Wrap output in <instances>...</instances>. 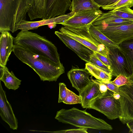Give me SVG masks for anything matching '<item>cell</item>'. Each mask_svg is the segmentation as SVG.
Returning a JSON list of instances; mask_svg holds the SVG:
<instances>
[{
	"mask_svg": "<svg viewBox=\"0 0 133 133\" xmlns=\"http://www.w3.org/2000/svg\"><path fill=\"white\" fill-rule=\"evenodd\" d=\"M22 62L31 68L44 81H56L64 72L63 66H59L48 57L14 45L13 51Z\"/></svg>",
	"mask_w": 133,
	"mask_h": 133,
	"instance_id": "1",
	"label": "cell"
},
{
	"mask_svg": "<svg viewBox=\"0 0 133 133\" xmlns=\"http://www.w3.org/2000/svg\"><path fill=\"white\" fill-rule=\"evenodd\" d=\"M13 42L14 45L46 57L59 66H63L56 47L43 36L29 30L21 31L14 38Z\"/></svg>",
	"mask_w": 133,
	"mask_h": 133,
	"instance_id": "2",
	"label": "cell"
},
{
	"mask_svg": "<svg viewBox=\"0 0 133 133\" xmlns=\"http://www.w3.org/2000/svg\"><path fill=\"white\" fill-rule=\"evenodd\" d=\"M59 122L79 128L111 130L112 127L104 120L96 118L87 112L75 107L62 109L58 111L55 117Z\"/></svg>",
	"mask_w": 133,
	"mask_h": 133,
	"instance_id": "3",
	"label": "cell"
},
{
	"mask_svg": "<svg viewBox=\"0 0 133 133\" xmlns=\"http://www.w3.org/2000/svg\"><path fill=\"white\" fill-rule=\"evenodd\" d=\"M27 0H0V32H15V25L26 20Z\"/></svg>",
	"mask_w": 133,
	"mask_h": 133,
	"instance_id": "4",
	"label": "cell"
},
{
	"mask_svg": "<svg viewBox=\"0 0 133 133\" xmlns=\"http://www.w3.org/2000/svg\"><path fill=\"white\" fill-rule=\"evenodd\" d=\"M91 25L80 28L64 26L60 28L59 30L94 52H98L108 58L109 49L104 45L100 43L92 36L89 31Z\"/></svg>",
	"mask_w": 133,
	"mask_h": 133,
	"instance_id": "5",
	"label": "cell"
},
{
	"mask_svg": "<svg viewBox=\"0 0 133 133\" xmlns=\"http://www.w3.org/2000/svg\"><path fill=\"white\" fill-rule=\"evenodd\" d=\"M114 92L108 90L93 99L89 109H95L104 114L108 118L113 120L119 118L121 107L119 99L114 97Z\"/></svg>",
	"mask_w": 133,
	"mask_h": 133,
	"instance_id": "6",
	"label": "cell"
},
{
	"mask_svg": "<svg viewBox=\"0 0 133 133\" xmlns=\"http://www.w3.org/2000/svg\"><path fill=\"white\" fill-rule=\"evenodd\" d=\"M108 58L111 63V75L117 77L121 74L133 77V68L129 61L119 48L109 49Z\"/></svg>",
	"mask_w": 133,
	"mask_h": 133,
	"instance_id": "7",
	"label": "cell"
},
{
	"mask_svg": "<svg viewBox=\"0 0 133 133\" xmlns=\"http://www.w3.org/2000/svg\"><path fill=\"white\" fill-rule=\"evenodd\" d=\"M95 26L115 44L133 39V22L116 26L98 25Z\"/></svg>",
	"mask_w": 133,
	"mask_h": 133,
	"instance_id": "8",
	"label": "cell"
},
{
	"mask_svg": "<svg viewBox=\"0 0 133 133\" xmlns=\"http://www.w3.org/2000/svg\"><path fill=\"white\" fill-rule=\"evenodd\" d=\"M119 94L121 112L118 118L123 124H126L133 121V77L128 84L119 87Z\"/></svg>",
	"mask_w": 133,
	"mask_h": 133,
	"instance_id": "9",
	"label": "cell"
},
{
	"mask_svg": "<svg viewBox=\"0 0 133 133\" xmlns=\"http://www.w3.org/2000/svg\"><path fill=\"white\" fill-rule=\"evenodd\" d=\"M103 13L99 9H92L75 12L74 14L60 24L72 27H83L91 24Z\"/></svg>",
	"mask_w": 133,
	"mask_h": 133,
	"instance_id": "10",
	"label": "cell"
},
{
	"mask_svg": "<svg viewBox=\"0 0 133 133\" xmlns=\"http://www.w3.org/2000/svg\"><path fill=\"white\" fill-rule=\"evenodd\" d=\"M55 34L70 49L75 52L86 63L90 62L91 56L94 52L79 42L59 31Z\"/></svg>",
	"mask_w": 133,
	"mask_h": 133,
	"instance_id": "11",
	"label": "cell"
},
{
	"mask_svg": "<svg viewBox=\"0 0 133 133\" xmlns=\"http://www.w3.org/2000/svg\"><path fill=\"white\" fill-rule=\"evenodd\" d=\"M0 115L2 119L6 123L10 128L17 130V119L14 113L10 104L8 101L5 91L3 90L0 82Z\"/></svg>",
	"mask_w": 133,
	"mask_h": 133,
	"instance_id": "12",
	"label": "cell"
},
{
	"mask_svg": "<svg viewBox=\"0 0 133 133\" xmlns=\"http://www.w3.org/2000/svg\"><path fill=\"white\" fill-rule=\"evenodd\" d=\"M67 75L72 86L79 92L91 82L89 78V76L91 74L85 68L81 69L72 66Z\"/></svg>",
	"mask_w": 133,
	"mask_h": 133,
	"instance_id": "13",
	"label": "cell"
},
{
	"mask_svg": "<svg viewBox=\"0 0 133 133\" xmlns=\"http://www.w3.org/2000/svg\"><path fill=\"white\" fill-rule=\"evenodd\" d=\"M74 13L71 11L70 13L64 15H60L49 19H42L41 20L36 21L22 20L19 24L15 25V31L18 30L25 31L36 29L39 26L48 25L51 23L61 24L73 15Z\"/></svg>",
	"mask_w": 133,
	"mask_h": 133,
	"instance_id": "14",
	"label": "cell"
},
{
	"mask_svg": "<svg viewBox=\"0 0 133 133\" xmlns=\"http://www.w3.org/2000/svg\"><path fill=\"white\" fill-rule=\"evenodd\" d=\"M0 38V66H6L14 49V38L9 31L2 32Z\"/></svg>",
	"mask_w": 133,
	"mask_h": 133,
	"instance_id": "15",
	"label": "cell"
},
{
	"mask_svg": "<svg viewBox=\"0 0 133 133\" xmlns=\"http://www.w3.org/2000/svg\"><path fill=\"white\" fill-rule=\"evenodd\" d=\"M71 2V0H47L44 19L65 14Z\"/></svg>",
	"mask_w": 133,
	"mask_h": 133,
	"instance_id": "16",
	"label": "cell"
},
{
	"mask_svg": "<svg viewBox=\"0 0 133 133\" xmlns=\"http://www.w3.org/2000/svg\"><path fill=\"white\" fill-rule=\"evenodd\" d=\"M91 80V82L79 92L82 100L81 104L83 108L89 109L92 101L103 93L100 91L99 84Z\"/></svg>",
	"mask_w": 133,
	"mask_h": 133,
	"instance_id": "17",
	"label": "cell"
},
{
	"mask_svg": "<svg viewBox=\"0 0 133 133\" xmlns=\"http://www.w3.org/2000/svg\"><path fill=\"white\" fill-rule=\"evenodd\" d=\"M47 0H27V13L30 20L44 19Z\"/></svg>",
	"mask_w": 133,
	"mask_h": 133,
	"instance_id": "18",
	"label": "cell"
},
{
	"mask_svg": "<svg viewBox=\"0 0 133 133\" xmlns=\"http://www.w3.org/2000/svg\"><path fill=\"white\" fill-rule=\"evenodd\" d=\"M133 22V21L121 18L112 14L110 11L100 15L92 24L94 25L104 24L116 26Z\"/></svg>",
	"mask_w": 133,
	"mask_h": 133,
	"instance_id": "19",
	"label": "cell"
},
{
	"mask_svg": "<svg viewBox=\"0 0 133 133\" xmlns=\"http://www.w3.org/2000/svg\"><path fill=\"white\" fill-rule=\"evenodd\" d=\"M0 66V80L9 89H17L21 84V80L18 78L12 71L10 72L6 66Z\"/></svg>",
	"mask_w": 133,
	"mask_h": 133,
	"instance_id": "20",
	"label": "cell"
},
{
	"mask_svg": "<svg viewBox=\"0 0 133 133\" xmlns=\"http://www.w3.org/2000/svg\"><path fill=\"white\" fill-rule=\"evenodd\" d=\"M100 7L94 0H72L69 9L75 13L90 9H99Z\"/></svg>",
	"mask_w": 133,
	"mask_h": 133,
	"instance_id": "21",
	"label": "cell"
},
{
	"mask_svg": "<svg viewBox=\"0 0 133 133\" xmlns=\"http://www.w3.org/2000/svg\"><path fill=\"white\" fill-rule=\"evenodd\" d=\"M89 31L92 36L96 40L100 43L104 45L109 49L120 48L119 45L114 43L92 24L89 28Z\"/></svg>",
	"mask_w": 133,
	"mask_h": 133,
	"instance_id": "22",
	"label": "cell"
},
{
	"mask_svg": "<svg viewBox=\"0 0 133 133\" xmlns=\"http://www.w3.org/2000/svg\"><path fill=\"white\" fill-rule=\"evenodd\" d=\"M85 68L97 79L105 83L109 82L112 76L102 69L89 63H86Z\"/></svg>",
	"mask_w": 133,
	"mask_h": 133,
	"instance_id": "23",
	"label": "cell"
},
{
	"mask_svg": "<svg viewBox=\"0 0 133 133\" xmlns=\"http://www.w3.org/2000/svg\"><path fill=\"white\" fill-rule=\"evenodd\" d=\"M119 45L120 49L127 57L133 68V39L124 41Z\"/></svg>",
	"mask_w": 133,
	"mask_h": 133,
	"instance_id": "24",
	"label": "cell"
},
{
	"mask_svg": "<svg viewBox=\"0 0 133 133\" xmlns=\"http://www.w3.org/2000/svg\"><path fill=\"white\" fill-rule=\"evenodd\" d=\"M133 7V0H119L113 4L101 6L103 10H110L123 7Z\"/></svg>",
	"mask_w": 133,
	"mask_h": 133,
	"instance_id": "25",
	"label": "cell"
},
{
	"mask_svg": "<svg viewBox=\"0 0 133 133\" xmlns=\"http://www.w3.org/2000/svg\"><path fill=\"white\" fill-rule=\"evenodd\" d=\"M116 16L121 18L133 21V10L126 7L110 10Z\"/></svg>",
	"mask_w": 133,
	"mask_h": 133,
	"instance_id": "26",
	"label": "cell"
},
{
	"mask_svg": "<svg viewBox=\"0 0 133 133\" xmlns=\"http://www.w3.org/2000/svg\"><path fill=\"white\" fill-rule=\"evenodd\" d=\"M66 104H81L82 100L81 97L76 94L72 91L67 89L66 98L63 102Z\"/></svg>",
	"mask_w": 133,
	"mask_h": 133,
	"instance_id": "27",
	"label": "cell"
},
{
	"mask_svg": "<svg viewBox=\"0 0 133 133\" xmlns=\"http://www.w3.org/2000/svg\"><path fill=\"white\" fill-rule=\"evenodd\" d=\"M90 63L102 69L108 74H111L112 71L111 68L100 61L95 56L94 53L91 57Z\"/></svg>",
	"mask_w": 133,
	"mask_h": 133,
	"instance_id": "28",
	"label": "cell"
},
{
	"mask_svg": "<svg viewBox=\"0 0 133 133\" xmlns=\"http://www.w3.org/2000/svg\"><path fill=\"white\" fill-rule=\"evenodd\" d=\"M132 78L120 74L117 76L114 81L110 82L119 87L128 84L130 82Z\"/></svg>",
	"mask_w": 133,
	"mask_h": 133,
	"instance_id": "29",
	"label": "cell"
},
{
	"mask_svg": "<svg viewBox=\"0 0 133 133\" xmlns=\"http://www.w3.org/2000/svg\"><path fill=\"white\" fill-rule=\"evenodd\" d=\"M59 95L58 103L63 102L66 97L67 88L66 85L63 83H59Z\"/></svg>",
	"mask_w": 133,
	"mask_h": 133,
	"instance_id": "30",
	"label": "cell"
},
{
	"mask_svg": "<svg viewBox=\"0 0 133 133\" xmlns=\"http://www.w3.org/2000/svg\"><path fill=\"white\" fill-rule=\"evenodd\" d=\"M88 128H80L77 129H71L62 130L54 132L61 133H88Z\"/></svg>",
	"mask_w": 133,
	"mask_h": 133,
	"instance_id": "31",
	"label": "cell"
},
{
	"mask_svg": "<svg viewBox=\"0 0 133 133\" xmlns=\"http://www.w3.org/2000/svg\"><path fill=\"white\" fill-rule=\"evenodd\" d=\"M94 53L97 57L103 63L109 67L110 68L111 63L108 58L98 52H94Z\"/></svg>",
	"mask_w": 133,
	"mask_h": 133,
	"instance_id": "32",
	"label": "cell"
},
{
	"mask_svg": "<svg viewBox=\"0 0 133 133\" xmlns=\"http://www.w3.org/2000/svg\"><path fill=\"white\" fill-rule=\"evenodd\" d=\"M100 6L113 4L119 0H94Z\"/></svg>",
	"mask_w": 133,
	"mask_h": 133,
	"instance_id": "33",
	"label": "cell"
},
{
	"mask_svg": "<svg viewBox=\"0 0 133 133\" xmlns=\"http://www.w3.org/2000/svg\"><path fill=\"white\" fill-rule=\"evenodd\" d=\"M126 124L129 129V132L133 133V121H129Z\"/></svg>",
	"mask_w": 133,
	"mask_h": 133,
	"instance_id": "34",
	"label": "cell"
},
{
	"mask_svg": "<svg viewBox=\"0 0 133 133\" xmlns=\"http://www.w3.org/2000/svg\"><path fill=\"white\" fill-rule=\"evenodd\" d=\"M56 23H53L49 24L48 25L49 28L51 29L55 28L56 26Z\"/></svg>",
	"mask_w": 133,
	"mask_h": 133,
	"instance_id": "35",
	"label": "cell"
},
{
	"mask_svg": "<svg viewBox=\"0 0 133 133\" xmlns=\"http://www.w3.org/2000/svg\"><path fill=\"white\" fill-rule=\"evenodd\" d=\"M113 95L114 97L117 99H119L120 97V95L119 94L114 93Z\"/></svg>",
	"mask_w": 133,
	"mask_h": 133,
	"instance_id": "36",
	"label": "cell"
}]
</instances>
